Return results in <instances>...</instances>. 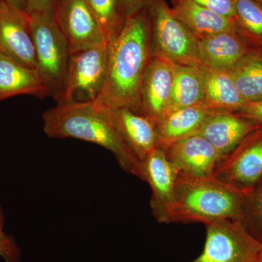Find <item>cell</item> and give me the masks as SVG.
Masks as SVG:
<instances>
[{"mask_svg": "<svg viewBox=\"0 0 262 262\" xmlns=\"http://www.w3.org/2000/svg\"><path fill=\"white\" fill-rule=\"evenodd\" d=\"M149 0H120L122 12L125 18L135 14L147 6Z\"/></svg>", "mask_w": 262, "mask_h": 262, "instance_id": "obj_30", "label": "cell"}, {"mask_svg": "<svg viewBox=\"0 0 262 262\" xmlns=\"http://www.w3.org/2000/svg\"><path fill=\"white\" fill-rule=\"evenodd\" d=\"M0 2L8 3L21 10H26L27 8V0H0Z\"/></svg>", "mask_w": 262, "mask_h": 262, "instance_id": "obj_31", "label": "cell"}, {"mask_svg": "<svg viewBox=\"0 0 262 262\" xmlns=\"http://www.w3.org/2000/svg\"><path fill=\"white\" fill-rule=\"evenodd\" d=\"M246 103L262 100V50H251L229 70Z\"/></svg>", "mask_w": 262, "mask_h": 262, "instance_id": "obj_22", "label": "cell"}, {"mask_svg": "<svg viewBox=\"0 0 262 262\" xmlns=\"http://www.w3.org/2000/svg\"><path fill=\"white\" fill-rule=\"evenodd\" d=\"M151 56L150 21L144 8L126 17L108 43L107 75L96 101L108 108L140 111L141 84Z\"/></svg>", "mask_w": 262, "mask_h": 262, "instance_id": "obj_1", "label": "cell"}, {"mask_svg": "<svg viewBox=\"0 0 262 262\" xmlns=\"http://www.w3.org/2000/svg\"><path fill=\"white\" fill-rule=\"evenodd\" d=\"M225 18L234 20V0H191Z\"/></svg>", "mask_w": 262, "mask_h": 262, "instance_id": "obj_27", "label": "cell"}, {"mask_svg": "<svg viewBox=\"0 0 262 262\" xmlns=\"http://www.w3.org/2000/svg\"><path fill=\"white\" fill-rule=\"evenodd\" d=\"M141 180L151 190L150 208L159 223L168 224V211L178 172L167 158L165 148L158 145L141 161Z\"/></svg>", "mask_w": 262, "mask_h": 262, "instance_id": "obj_11", "label": "cell"}, {"mask_svg": "<svg viewBox=\"0 0 262 262\" xmlns=\"http://www.w3.org/2000/svg\"><path fill=\"white\" fill-rule=\"evenodd\" d=\"M56 0H27V13L37 12L54 11Z\"/></svg>", "mask_w": 262, "mask_h": 262, "instance_id": "obj_29", "label": "cell"}, {"mask_svg": "<svg viewBox=\"0 0 262 262\" xmlns=\"http://www.w3.org/2000/svg\"><path fill=\"white\" fill-rule=\"evenodd\" d=\"M214 110L201 103L169 112L158 122V145L166 148L176 141L196 134Z\"/></svg>", "mask_w": 262, "mask_h": 262, "instance_id": "obj_19", "label": "cell"}, {"mask_svg": "<svg viewBox=\"0 0 262 262\" xmlns=\"http://www.w3.org/2000/svg\"><path fill=\"white\" fill-rule=\"evenodd\" d=\"M235 113L262 125V100L256 102L245 103Z\"/></svg>", "mask_w": 262, "mask_h": 262, "instance_id": "obj_28", "label": "cell"}, {"mask_svg": "<svg viewBox=\"0 0 262 262\" xmlns=\"http://www.w3.org/2000/svg\"><path fill=\"white\" fill-rule=\"evenodd\" d=\"M236 32L252 49L262 50V4L258 0H234Z\"/></svg>", "mask_w": 262, "mask_h": 262, "instance_id": "obj_23", "label": "cell"}, {"mask_svg": "<svg viewBox=\"0 0 262 262\" xmlns=\"http://www.w3.org/2000/svg\"><path fill=\"white\" fill-rule=\"evenodd\" d=\"M107 108L111 121L122 141L142 161L159 144L158 122L134 108Z\"/></svg>", "mask_w": 262, "mask_h": 262, "instance_id": "obj_14", "label": "cell"}, {"mask_svg": "<svg viewBox=\"0 0 262 262\" xmlns=\"http://www.w3.org/2000/svg\"><path fill=\"white\" fill-rule=\"evenodd\" d=\"M19 95L50 96L39 72L0 53V101Z\"/></svg>", "mask_w": 262, "mask_h": 262, "instance_id": "obj_17", "label": "cell"}, {"mask_svg": "<svg viewBox=\"0 0 262 262\" xmlns=\"http://www.w3.org/2000/svg\"><path fill=\"white\" fill-rule=\"evenodd\" d=\"M97 20L103 37L110 43L120 32L125 16L120 0H85Z\"/></svg>", "mask_w": 262, "mask_h": 262, "instance_id": "obj_24", "label": "cell"}, {"mask_svg": "<svg viewBox=\"0 0 262 262\" xmlns=\"http://www.w3.org/2000/svg\"><path fill=\"white\" fill-rule=\"evenodd\" d=\"M151 55L176 64L203 66L198 57L196 38L176 18L165 0H149Z\"/></svg>", "mask_w": 262, "mask_h": 262, "instance_id": "obj_5", "label": "cell"}, {"mask_svg": "<svg viewBox=\"0 0 262 262\" xmlns=\"http://www.w3.org/2000/svg\"><path fill=\"white\" fill-rule=\"evenodd\" d=\"M203 103L213 110L236 112L246 103L228 70L203 66Z\"/></svg>", "mask_w": 262, "mask_h": 262, "instance_id": "obj_20", "label": "cell"}, {"mask_svg": "<svg viewBox=\"0 0 262 262\" xmlns=\"http://www.w3.org/2000/svg\"><path fill=\"white\" fill-rule=\"evenodd\" d=\"M198 57L203 66L230 70L252 48L236 32H224L196 39Z\"/></svg>", "mask_w": 262, "mask_h": 262, "instance_id": "obj_16", "label": "cell"}, {"mask_svg": "<svg viewBox=\"0 0 262 262\" xmlns=\"http://www.w3.org/2000/svg\"><path fill=\"white\" fill-rule=\"evenodd\" d=\"M241 222L248 233L262 245V180L246 194Z\"/></svg>", "mask_w": 262, "mask_h": 262, "instance_id": "obj_25", "label": "cell"}, {"mask_svg": "<svg viewBox=\"0 0 262 262\" xmlns=\"http://www.w3.org/2000/svg\"><path fill=\"white\" fill-rule=\"evenodd\" d=\"M29 14V13H28ZM37 70L57 103L64 90L70 50L54 18V11L29 14Z\"/></svg>", "mask_w": 262, "mask_h": 262, "instance_id": "obj_4", "label": "cell"}, {"mask_svg": "<svg viewBox=\"0 0 262 262\" xmlns=\"http://www.w3.org/2000/svg\"><path fill=\"white\" fill-rule=\"evenodd\" d=\"M172 12L196 38L224 32H236L235 22L191 0H173Z\"/></svg>", "mask_w": 262, "mask_h": 262, "instance_id": "obj_18", "label": "cell"}, {"mask_svg": "<svg viewBox=\"0 0 262 262\" xmlns=\"http://www.w3.org/2000/svg\"><path fill=\"white\" fill-rule=\"evenodd\" d=\"M258 2H259L260 3H261L262 4V0H258Z\"/></svg>", "mask_w": 262, "mask_h": 262, "instance_id": "obj_33", "label": "cell"}, {"mask_svg": "<svg viewBox=\"0 0 262 262\" xmlns=\"http://www.w3.org/2000/svg\"><path fill=\"white\" fill-rule=\"evenodd\" d=\"M261 125L235 112L216 110L207 117L196 134L209 141L224 158Z\"/></svg>", "mask_w": 262, "mask_h": 262, "instance_id": "obj_15", "label": "cell"}, {"mask_svg": "<svg viewBox=\"0 0 262 262\" xmlns=\"http://www.w3.org/2000/svg\"><path fill=\"white\" fill-rule=\"evenodd\" d=\"M0 53L37 70L28 13L0 2Z\"/></svg>", "mask_w": 262, "mask_h": 262, "instance_id": "obj_10", "label": "cell"}, {"mask_svg": "<svg viewBox=\"0 0 262 262\" xmlns=\"http://www.w3.org/2000/svg\"><path fill=\"white\" fill-rule=\"evenodd\" d=\"M4 212L0 206V256L5 262H19L20 250L15 244V239L4 232Z\"/></svg>", "mask_w": 262, "mask_h": 262, "instance_id": "obj_26", "label": "cell"}, {"mask_svg": "<svg viewBox=\"0 0 262 262\" xmlns=\"http://www.w3.org/2000/svg\"><path fill=\"white\" fill-rule=\"evenodd\" d=\"M246 194L214 177L178 173L168 211V224L200 222L205 225L222 220L241 222Z\"/></svg>", "mask_w": 262, "mask_h": 262, "instance_id": "obj_3", "label": "cell"}, {"mask_svg": "<svg viewBox=\"0 0 262 262\" xmlns=\"http://www.w3.org/2000/svg\"><path fill=\"white\" fill-rule=\"evenodd\" d=\"M203 66L175 63L171 98L167 113L203 103Z\"/></svg>", "mask_w": 262, "mask_h": 262, "instance_id": "obj_21", "label": "cell"}, {"mask_svg": "<svg viewBox=\"0 0 262 262\" xmlns=\"http://www.w3.org/2000/svg\"><path fill=\"white\" fill-rule=\"evenodd\" d=\"M213 177L248 194L262 180V125L222 158Z\"/></svg>", "mask_w": 262, "mask_h": 262, "instance_id": "obj_8", "label": "cell"}, {"mask_svg": "<svg viewBox=\"0 0 262 262\" xmlns=\"http://www.w3.org/2000/svg\"><path fill=\"white\" fill-rule=\"evenodd\" d=\"M43 130L55 139H79L111 151L122 169L141 177V161L122 141L108 115V108L96 101H66L46 110Z\"/></svg>", "mask_w": 262, "mask_h": 262, "instance_id": "obj_2", "label": "cell"}, {"mask_svg": "<svg viewBox=\"0 0 262 262\" xmlns=\"http://www.w3.org/2000/svg\"><path fill=\"white\" fill-rule=\"evenodd\" d=\"M165 153L179 174L193 177H213L223 158L209 141L196 134L170 144Z\"/></svg>", "mask_w": 262, "mask_h": 262, "instance_id": "obj_12", "label": "cell"}, {"mask_svg": "<svg viewBox=\"0 0 262 262\" xmlns=\"http://www.w3.org/2000/svg\"><path fill=\"white\" fill-rule=\"evenodd\" d=\"M54 18L71 54L106 42L85 0H56Z\"/></svg>", "mask_w": 262, "mask_h": 262, "instance_id": "obj_9", "label": "cell"}, {"mask_svg": "<svg viewBox=\"0 0 262 262\" xmlns=\"http://www.w3.org/2000/svg\"><path fill=\"white\" fill-rule=\"evenodd\" d=\"M258 262H262V250H261V253H260L259 258H258Z\"/></svg>", "mask_w": 262, "mask_h": 262, "instance_id": "obj_32", "label": "cell"}, {"mask_svg": "<svg viewBox=\"0 0 262 262\" xmlns=\"http://www.w3.org/2000/svg\"><path fill=\"white\" fill-rule=\"evenodd\" d=\"M175 63L151 55L141 90L140 112L158 122L168 113L173 89Z\"/></svg>", "mask_w": 262, "mask_h": 262, "instance_id": "obj_13", "label": "cell"}, {"mask_svg": "<svg viewBox=\"0 0 262 262\" xmlns=\"http://www.w3.org/2000/svg\"><path fill=\"white\" fill-rule=\"evenodd\" d=\"M108 65V42L72 53L58 103L97 99L106 82Z\"/></svg>", "mask_w": 262, "mask_h": 262, "instance_id": "obj_6", "label": "cell"}, {"mask_svg": "<svg viewBox=\"0 0 262 262\" xmlns=\"http://www.w3.org/2000/svg\"><path fill=\"white\" fill-rule=\"evenodd\" d=\"M206 239L201 255L189 262H258L262 245L241 222L222 220L206 225Z\"/></svg>", "mask_w": 262, "mask_h": 262, "instance_id": "obj_7", "label": "cell"}]
</instances>
